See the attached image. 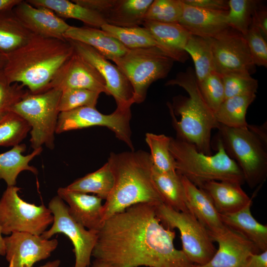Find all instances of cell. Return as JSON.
Wrapping results in <instances>:
<instances>
[{"mask_svg": "<svg viewBox=\"0 0 267 267\" xmlns=\"http://www.w3.org/2000/svg\"><path fill=\"white\" fill-rule=\"evenodd\" d=\"M21 188L7 186L0 199V225L2 234L27 232L41 235L52 223L50 210L44 204L37 206L23 200Z\"/></svg>", "mask_w": 267, "mask_h": 267, "instance_id": "obj_10", "label": "cell"}, {"mask_svg": "<svg viewBox=\"0 0 267 267\" xmlns=\"http://www.w3.org/2000/svg\"><path fill=\"white\" fill-rule=\"evenodd\" d=\"M6 62L5 54L0 52V70L3 69Z\"/></svg>", "mask_w": 267, "mask_h": 267, "instance_id": "obj_51", "label": "cell"}, {"mask_svg": "<svg viewBox=\"0 0 267 267\" xmlns=\"http://www.w3.org/2000/svg\"><path fill=\"white\" fill-rule=\"evenodd\" d=\"M142 25L152 36L158 48L174 61L185 62L188 54L184 47L192 35L178 23L145 21Z\"/></svg>", "mask_w": 267, "mask_h": 267, "instance_id": "obj_21", "label": "cell"}, {"mask_svg": "<svg viewBox=\"0 0 267 267\" xmlns=\"http://www.w3.org/2000/svg\"><path fill=\"white\" fill-rule=\"evenodd\" d=\"M256 97V94H252L225 99L215 113L217 122L229 128H247V110Z\"/></svg>", "mask_w": 267, "mask_h": 267, "instance_id": "obj_32", "label": "cell"}, {"mask_svg": "<svg viewBox=\"0 0 267 267\" xmlns=\"http://www.w3.org/2000/svg\"><path fill=\"white\" fill-rule=\"evenodd\" d=\"M1 227L0 225V255L5 256V245L4 237L2 236Z\"/></svg>", "mask_w": 267, "mask_h": 267, "instance_id": "obj_48", "label": "cell"}, {"mask_svg": "<svg viewBox=\"0 0 267 267\" xmlns=\"http://www.w3.org/2000/svg\"><path fill=\"white\" fill-rule=\"evenodd\" d=\"M60 264L59 260H55L49 261L40 267H59Z\"/></svg>", "mask_w": 267, "mask_h": 267, "instance_id": "obj_49", "label": "cell"}, {"mask_svg": "<svg viewBox=\"0 0 267 267\" xmlns=\"http://www.w3.org/2000/svg\"><path fill=\"white\" fill-rule=\"evenodd\" d=\"M96 11L106 23L119 27L142 25L145 14L153 0H73Z\"/></svg>", "mask_w": 267, "mask_h": 267, "instance_id": "obj_17", "label": "cell"}, {"mask_svg": "<svg viewBox=\"0 0 267 267\" xmlns=\"http://www.w3.org/2000/svg\"><path fill=\"white\" fill-rule=\"evenodd\" d=\"M61 94V90L55 89L38 93L29 90L10 110L24 118L31 126L30 143L34 150L43 145L49 149L54 148Z\"/></svg>", "mask_w": 267, "mask_h": 267, "instance_id": "obj_7", "label": "cell"}, {"mask_svg": "<svg viewBox=\"0 0 267 267\" xmlns=\"http://www.w3.org/2000/svg\"><path fill=\"white\" fill-rule=\"evenodd\" d=\"M101 29L119 41L129 49L157 47V44L145 27H119L105 24Z\"/></svg>", "mask_w": 267, "mask_h": 267, "instance_id": "obj_34", "label": "cell"}, {"mask_svg": "<svg viewBox=\"0 0 267 267\" xmlns=\"http://www.w3.org/2000/svg\"><path fill=\"white\" fill-rule=\"evenodd\" d=\"M152 175L155 186L164 204L177 211L189 212L180 174L176 171H160L153 164Z\"/></svg>", "mask_w": 267, "mask_h": 267, "instance_id": "obj_27", "label": "cell"}, {"mask_svg": "<svg viewBox=\"0 0 267 267\" xmlns=\"http://www.w3.org/2000/svg\"><path fill=\"white\" fill-rule=\"evenodd\" d=\"M156 206L136 204L105 220L92 256L110 267H194L175 247L176 232L160 222Z\"/></svg>", "mask_w": 267, "mask_h": 267, "instance_id": "obj_1", "label": "cell"}, {"mask_svg": "<svg viewBox=\"0 0 267 267\" xmlns=\"http://www.w3.org/2000/svg\"><path fill=\"white\" fill-rule=\"evenodd\" d=\"M217 129L219 138L239 166L245 182L251 188L262 183L267 176V140L248 127L231 128L220 124Z\"/></svg>", "mask_w": 267, "mask_h": 267, "instance_id": "obj_6", "label": "cell"}, {"mask_svg": "<svg viewBox=\"0 0 267 267\" xmlns=\"http://www.w3.org/2000/svg\"><path fill=\"white\" fill-rule=\"evenodd\" d=\"M182 3L178 23L191 35L212 38L229 27L226 20L228 11L208 10Z\"/></svg>", "mask_w": 267, "mask_h": 267, "instance_id": "obj_22", "label": "cell"}, {"mask_svg": "<svg viewBox=\"0 0 267 267\" xmlns=\"http://www.w3.org/2000/svg\"><path fill=\"white\" fill-rule=\"evenodd\" d=\"M210 235L219 248L208 263L194 267H241L252 254L261 253L253 243L227 227Z\"/></svg>", "mask_w": 267, "mask_h": 267, "instance_id": "obj_18", "label": "cell"}, {"mask_svg": "<svg viewBox=\"0 0 267 267\" xmlns=\"http://www.w3.org/2000/svg\"><path fill=\"white\" fill-rule=\"evenodd\" d=\"M171 137L153 133L145 134L154 166L162 172L176 171V162L170 151Z\"/></svg>", "mask_w": 267, "mask_h": 267, "instance_id": "obj_36", "label": "cell"}, {"mask_svg": "<svg viewBox=\"0 0 267 267\" xmlns=\"http://www.w3.org/2000/svg\"><path fill=\"white\" fill-rule=\"evenodd\" d=\"M114 184V177L107 162L97 170L77 179L66 186L69 190L85 193H93L106 200Z\"/></svg>", "mask_w": 267, "mask_h": 267, "instance_id": "obj_31", "label": "cell"}, {"mask_svg": "<svg viewBox=\"0 0 267 267\" xmlns=\"http://www.w3.org/2000/svg\"><path fill=\"white\" fill-rule=\"evenodd\" d=\"M222 77L225 99L233 96L256 94L258 81L250 75L243 73H228Z\"/></svg>", "mask_w": 267, "mask_h": 267, "instance_id": "obj_40", "label": "cell"}, {"mask_svg": "<svg viewBox=\"0 0 267 267\" xmlns=\"http://www.w3.org/2000/svg\"><path fill=\"white\" fill-rule=\"evenodd\" d=\"M253 17L266 39L267 37V9L266 6L257 5Z\"/></svg>", "mask_w": 267, "mask_h": 267, "instance_id": "obj_45", "label": "cell"}, {"mask_svg": "<svg viewBox=\"0 0 267 267\" xmlns=\"http://www.w3.org/2000/svg\"><path fill=\"white\" fill-rule=\"evenodd\" d=\"M22 0H0V13L12 10Z\"/></svg>", "mask_w": 267, "mask_h": 267, "instance_id": "obj_47", "label": "cell"}, {"mask_svg": "<svg viewBox=\"0 0 267 267\" xmlns=\"http://www.w3.org/2000/svg\"><path fill=\"white\" fill-rule=\"evenodd\" d=\"M31 128L29 123L15 112L5 113L0 120V146H14L26 137Z\"/></svg>", "mask_w": 267, "mask_h": 267, "instance_id": "obj_35", "label": "cell"}, {"mask_svg": "<svg viewBox=\"0 0 267 267\" xmlns=\"http://www.w3.org/2000/svg\"><path fill=\"white\" fill-rule=\"evenodd\" d=\"M197 83L203 98L215 114L225 99L221 76L214 72Z\"/></svg>", "mask_w": 267, "mask_h": 267, "instance_id": "obj_41", "label": "cell"}, {"mask_svg": "<svg viewBox=\"0 0 267 267\" xmlns=\"http://www.w3.org/2000/svg\"><path fill=\"white\" fill-rule=\"evenodd\" d=\"M29 90L19 83H10L6 78L3 69L0 70V114L9 112L20 101Z\"/></svg>", "mask_w": 267, "mask_h": 267, "instance_id": "obj_43", "label": "cell"}, {"mask_svg": "<svg viewBox=\"0 0 267 267\" xmlns=\"http://www.w3.org/2000/svg\"><path fill=\"white\" fill-rule=\"evenodd\" d=\"M252 200L245 206L233 213L220 214L227 227L240 234L253 243L261 252L267 251V225L258 222L252 216Z\"/></svg>", "mask_w": 267, "mask_h": 267, "instance_id": "obj_25", "label": "cell"}, {"mask_svg": "<svg viewBox=\"0 0 267 267\" xmlns=\"http://www.w3.org/2000/svg\"><path fill=\"white\" fill-rule=\"evenodd\" d=\"M181 176L189 212L206 228L210 234L223 231L226 226L209 195L203 189Z\"/></svg>", "mask_w": 267, "mask_h": 267, "instance_id": "obj_23", "label": "cell"}, {"mask_svg": "<svg viewBox=\"0 0 267 267\" xmlns=\"http://www.w3.org/2000/svg\"><path fill=\"white\" fill-rule=\"evenodd\" d=\"M5 114H0V120L1 119V118L3 117V116Z\"/></svg>", "mask_w": 267, "mask_h": 267, "instance_id": "obj_52", "label": "cell"}, {"mask_svg": "<svg viewBox=\"0 0 267 267\" xmlns=\"http://www.w3.org/2000/svg\"><path fill=\"white\" fill-rule=\"evenodd\" d=\"M217 152L206 155L195 146L177 137H171L170 151L176 162V171L201 188L210 181H230L242 185V173L237 163L226 153L218 138Z\"/></svg>", "mask_w": 267, "mask_h": 267, "instance_id": "obj_5", "label": "cell"}, {"mask_svg": "<svg viewBox=\"0 0 267 267\" xmlns=\"http://www.w3.org/2000/svg\"><path fill=\"white\" fill-rule=\"evenodd\" d=\"M26 150L25 144L14 146L10 150L0 153V179H3L7 186H15L19 174L22 171H30L35 175L38 170L29 165L30 162L42 152V147L34 149L26 155L22 153Z\"/></svg>", "mask_w": 267, "mask_h": 267, "instance_id": "obj_28", "label": "cell"}, {"mask_svg": "<svg viewBox=\"0 0 267 267\" xmlns=\"http://www.w3.org/2000/svg\"><path fill=\"white\" fill-rule=\"evenodd\" d=\"M131 108H116L111 114L106 115L95 107H82L70 111L60 112L55 133L61 134L71 130L93 126L105 127L115 134L117 138L125 142L131 149L134 147L131 139Z\"/></svg>", "mask_w": 267, "mask_h": 267, "instance_id": "obj_11", "label": "cell"}, {"mask_svg": "<svg viewBox=\"0 0 267 267\" xmlns=\"http://www.w3.org/2000/svg\"><path fill=\"white\" fill-rule=\"evenodd\" d=\"M241 267H267V251L252 254Z\"/></svg>", "mask_w": 267, "mask_h": 267, "instance_id": "obj_46", "label": "cell"}, {"mask_svg": "<svg viewBox=\"0 0 267 267\" xmlns=\"http://www.w3.org/2000/svg\"><path fill=\"white\" fill-rule=\"evenodd\" d=\"M81 89L108 95L104 80L98 71L75 51L56 73L45 91Z\"/></svg>", "mask_w": 267, "mask_h": 267, "instance_id": "obj_16", "label": "cell"}, {"mask_svg": "<svg viewBox=\"0 0 267 267\" xmlns=\"http://www.w3.org/2000/svg\"><path fill=\"white\" fill-rule=\"evenodd\" d=\"M241 185L230 181H210L200 188L209 195L218 212L225 214L239 210L252 200Z\"/></svg>", "mask_w": 267, "mask_h": 267, "instance_id": "obj_26", "label": "cell"}, {"mask_svg": "<svg viewBox=\"0 0 267 267\" xmlns=\"http://www.w3.org/2000/svg\"><path fill=\"white\" fill-rule=\"evenodd\" d=\"M244 36L247 41L255 65L266 67L267 66V42L253 16L248 30Z\"/></svg>", "mask_w": 267, "mask_h": 267, "instance_id": "obj_42", "label": "cell"}, {"mask_svg": "<svg viewBox=\"0 0 267 267\" xmlns=\"http://www.w3.org/2000/svg\"><path fill=\"white\" fill-rule=\"evenodd\" d=\"M260 1L256 0H228L229 9L226 17L229 27L245 36L251 23L254 11Z\"/></svg>", "mask_w": 267, "mask_h": 267, "instance_id": "obj_37", "label": "cell"}, {"mask_svg": "<svg viewBox=\"0 0 267 267\" xmlns=\"http://www.w3.org/2000/svg\"><path fill=\"white\" fill-rule=\"evenodd\" d=\"M100 93L86 89H67L61 91L58 110L60 112L82 107H95Z\"/></svg>", "mask_w": 267, "mask_h": 267, "instance_id": "obj_39", "label": "cell"}, {"mask_svg": "<svg viewBox=\"0 0 267 267\" xmlns=\"http://www.w3.org/2000/svg\"><path fill=\"white\" fill-rule=\"evenodd\" d=\"M8 267H32L46 259L57 248V239H47L41 235L14 232L4 237Z\"/></svg>", "mask_w": 267, "mask_h": 267, "instance_id": "obj_15", "label": "cell"}, {"mask_svg": "<svg viewBox=\"0 0 267 267\" xmlns=\"http://www.w3.org/2000/svg\"><path fill=\"white\" fill-rule=\"evenodd\" d=\"M13 9L0 13V52L7 54L26 43L33 36Z\"/></svg>", "mask_w": 267, "mask_h": 267, "instance_id": "obj_30", "label": "cell"}, {"mask_svg": "<svg viewBox=\"0 0 267 267\" xmlns=\"http://www.w3.org/2000/svg\"><path fill=\"white\" fill-rule=\"evenodd\" d=\"M57 195L67 203L70 214L77 222L88 229L98 231L103 223L101 198L66 187L59 188Z\"/></svg>", "mask_w": 267, "mask_h": 267, "instance_id": "obj_20", "label": "cell"}, {"mask_svg": "<svg viewBox=\"0 0 267 267\" xmlns=\"http://www.w3.org/2000/svg\"><path fill=\"white\" fill-rule=\"evenodd\" d=\"M194 64L197 82H200L215 71L213 54L209 38L191 35L184 47Z\"/></svg>", "mask_w": 267, "mask_h": 267, "instance_id": "obj_33", "label": "cell"}, {"mask_svg": "<svg viewBox=\"0 0 267 267\" xmlns=\"http://www.w3.org/2000/svg\"><path fill=\"white\" fill-rule=\"evenodd\" d=\"M64 38L87 44L111 61L122 56L129 50L102 30L89 26H70L64 34Z\"/></svg>", "mask_w": 267, "mask_h": 267, "instance_id": "obj_24", "label": "cell"}, {"mask_svg": "<svg viewBox=\"0 0 267 267\" xmlns=\"http://www.w3.org/2000/svg\"><path fill=\"white\" fill-rule=\"evenodd\" d=\"M108 162L114 177V184L103 204V222L136 204L157 206L163 203L153 180L150 153L143 150L112 152Z\"/></svg>", "mask_w": 267, "mask_h": 267, "instance_id": "obj_3", "label": "cell"}, {"mask_svg": "<svg viewBox=\"0 0 267 267\" xmlns=\"http://www.w3.org/2000/svg\"><path fill=\"white\" fill-rule=\"evenodd\" d=\"M74 51L92 65L105 81L108 95L115 100L117 108H131L134 103L132 87L121 70L92 47L82 43L67 39Z\"/></svg>", "mask_w": 267, "mask_h": 267, "instance_id": "obj_14", "label": "cell"}, {"mask_svg": "<svg viewBox=\"0 0 267 267\" xmlns=\"http://www.w3.org/2000/svg\"><path fill=\"white\" fill-rule=\"evenodd\" d=\"M157 218L166 228L180 232L182 251L194 265L202 266L213 258L217 249L206 228L190 212L177 211L161 203L156 206Z\"/></svg>", "mask_w": 267, "mask_h": 267, "instance_id": "obj_9", "label": "cell"}, {"mask_svg": "<svg viewBox=\"0 0 267 267\" xmlns=\"http://www.w3.org/2000/svg\"><path fill=\"white\" fill-rule=\"evenodd\" d=\"M165 85L181 87L189 95L175 97L173 106L168 104L177 137L194 145L199 152L211 155V132L220 124L200 92L194 70L188 67Z\"/></svg>", "mask_w": 267, "mask_h": 267, "instance_id": "obj_4", "label": "cell"}, {"mask_svg": "<svg viewBox=\"0 0 267 267\" xmlns=\"http://www.w3.org/2000/svg\"><path fill=\"white\" fill-rule=\"evenodd\" d=\"M13 11L22 24L35 35L65 39L64 35L70 27L51 10L34 6L26 0H22Z\"/></svg>", "mask_w": 267, "mask_h": 267, "instance_id": "obj_19", "label": "cell"}, {"mask_svg": "<svg viewBox=\"0 0 267 267\" xmlns=\"http://www.w3.org/2000/svg\"><path fill=\"white\" fill-rule=\"evenodd\" d=\"M209 40L217 73L251 75L256 72L247 41L240 33L228 27Z\"/></svg>", "mask_w": 267, "mask_h": 267, "instance_id": "obj_13", "label": "cell"}, {"mask_svg": "<svg viewBox=\"0 0 267 267\" xmlns=\"http://www.w3.org/2000/svg\"><path fill=\"white\" fill-rule=\"evenodd\" d=\"M182 7L181 0H153L145 14L144 21L178 23Z\"/></svg>", "mask_w": 267, "mask_h": 267, "instance_id": "obj_38", "label": "cell"}, {"mask_svg": "<svg viewBox=\"0 0 267 267\" xmlns=\"http://www.w3.org/2000/svg\"><path fill=\"white\" fill-rule=\"evenodd\" d=\"M91 267H110L106 263L99 261L97 259H95L91 265Z\"/></svg>", "mask_w": 267, "mask_h": 267, "instance_id": "obj_50", "label": "cell"}, {"mask_svg": "<svg viewBox=\"0 0 267 267\" xmlns=\"http://www.w3.org/2000/svg\"><path fill=\"white\" fill-rule=\"evenodd\" d=\"M74 52L66 39L34 34L25 44L5 54L3 71L9 83L20 84L33 93L43 92Z\"/></svg>", "mask_w": 267, "mask_h": 267, "instance_id": "obj_2", "label": "cell"}, {"mask_svg": "<svg viewBox=\"0 0 267 267\" xmlns=\"http://www.w3.org/2000/svg\"><path fill=\"white\" fill-rule=\"evenodd\" d=\"M188 5L215 11H228V0H181Z\"/></svg>", "mask_w": 267, "mask_h": 267, "instance_id": "obj_44", "label": "cell"}, {"mask_svg": "<svg viewBox=\"0 0 267 267\" xmlns=\"http://www.w3.org/2000/svg\"><path fill=\"white\" fill-rule=\"evenodd\" d=\"M112 61L130 82L136 103L144 101L152 83L167 77L175 61L156 47L129 49Z\"/></svg>", "mask_w": 267, "mask_h": 267, "instance_id": "obj_8", "label": "cell"}, {"mask_svg": "<svg viewBox=\"0 0 267 267\" xmlns=\"http://www.w3.org/2000/svg\"><path fill=\"white\" fill-rule=\"evenodd\" d=\"M48 208L52 213L53 221L50 228L41 236L49 239L55 234H64L74 246L75 262L73 267H89L98 231L88 229L77 222L70 214L67 205L58 195L50 200Z\"/></svg>", "mask_w": 267, "mask_h": 267, "instance_id": "obj_12", "label": "cell"}, {"mask_svg": "<svg viewBox=\"0 0 267 267\" xmlns=\"http://www.w3.org/2000/svg\"><path fill=\"white\" fill-rule=\"evenodd\" d=\"M35 6L47 8L60 18H72L81 21L89 27L101 28L106 24L99 14L95 11L67 0H27Z\"/></svg>", "mask_w": 267, "mask_h": 267, "instance_id": "obj_29", "label": "cell"}]
</instances>
